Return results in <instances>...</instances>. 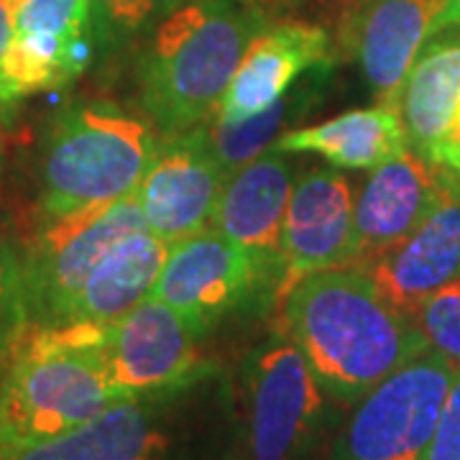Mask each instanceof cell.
<instances>
[{"instance_id":"1","label":"cell","mask_w":460,"mask_h":460,"mask_svg":"<svg viewBox=\"0 0 460 460\" xmlns=\"http://www.w3.org/2000/svg\"><path fill=\"white\" fill-rule=\"evenodd\" d=\"M279 305L284 335L323 389L348 404L428 350L414 317L394 307L356 263L302 277Z\"/></svg>"},{"instance_id":"6","label":"cell","mask_w":460,"mask_h":460,"mask_svg":"<svg viewBox=\"0 0 460 460\" xmlns=\"http://www.w3.org/2000/svg\"><path fill=\"white\" fill-rule=\"evenodd\" d=\"M328 392L287 335L259 345L243 371L238 460H302L325 425Z\"/></svg>"},{"instance_id":"28","label":"cell","mask_w":460,"mask_h":460,"mask_svg":"<svg viewBox=\"0 0 460 460\" xmlns=\"http://www.w3.org/2000/svg\"><path fill=\"white\" fill-rule=\"evenodd\" d=\"M447 29H460V0H450L440 18V31H447Z\"/></svg>"},{"instance_id":"14","label":"cell","mask_w":460,"mask_h":460,"mask_svg":"<svg viewBox=\"0 0 460 460\" xmlns=\"http://www.w3.org/2000/svg\"><path fill=\"white\" fill-rule=\"evenodd\" d=\"M450 0H368L343 31L341 47L350 51L381 105L399 108L411 65L440 31Z\"/></svg>"},{"instance_id":"26","label":"cell","mask_w":460,"mask_h":460,"mask_svg":"<svg viewBox=\"0 0 460 460\" xmlns=\"http://www.w3.org/2000/svg\"><path fill=\"white\" fill-rule=\"evenodd\" d=\"M425 460H460V368L445 396L435 435L429 440Z\"/></svg>"},{"instance_id":"30","label":"cell","mask_w":460,"mask_h":460,"mask_svg":"<svg viewBox=\"0 0 460 460\" xmlns=\"http://www.w3.org/2000/svg\"><path fill=\"white\" fill-rule=\"evenodd\" d=\"M241 3H248V5H259V0H241Z\"/></svg>"},{"instance_id":"22","label":"cell","mask_w":460,"mask_h":460,"mask_svg":"<svg viewBox=\"0 0 460 460\" xmlns=\"http://www.w3.org/2000/svg\"><path fill=\"white\" fill-rule=\"evenodd\" d=\"M429 350L460 368V277L447 281L414 310Z\"/></svg>"},{"instance_id":"13","label":"cell","mask_w":460,"mask_h":460,"mask_svg":"<svg viewBox=\"0 0 460 460\" xmlns=\"http://www.w3.org/2000/svg\"><path fill=\"white\" fill-rule=\"evenodd\" d=\"M332 33L325 26L281 18L251 39L213 120L238 123L261 113L305 75L332 66Z\"/></svg>"},{"instance_id":"11","label":"cell","mask_w":460,"mask_h":460,"mask_svg":"<svg viewBox=\"0 0 460 460\" xmlns=\"http://www.w3.org/2000/svg\"><path fill=\"white\" fill-rule=\"evenodd\" d=\"M399 113L417 151L447 190L460 192V29L435 33L411 65Z\"/></svg>"},{"instance_id":"23","label":"cell","mask_w":460,"mask_h":460,"mask_svg":"<svg viewBox=\"0 0 460 460\" xmlns=\"http://www.w3.org/2000/svg\"><path fill=\"white\" fill-rule=\"evenodd\" d=\"M29 328L21 256L0 235V356L18 343L23 330Z\"/></svg>"},{"instance_id":"3","label":"cell","mask_w":460,"mask_h":460,"mask_svg":"<svg viewBox=\"0 0 460 460\" xmlns=\"http://www.w3.org/2000/svg\"><path fill=\"white\" fill-rule=\"evenodd\" d=\"M87 325L36 328L0 378V443L11 453L80 428L120 402L87 341Z\"/></svg>"},{"instance_id":"4","label":"cell","mask_w":460,"mask_h":460,"mask_svg":"<svg viewBox=\"0 0 460 460\" xmlns=\"http://www.w3.org/2000/svg\"><path fill=\"white\" fill-rule=\"evenodd\" d=\"M156 126L113 102H77L51 120L41 154L47 217L136 195L156 156Z\"/></svg>"},{"instance_id":"7","label":"cell","mask_w":460,"mask_h":460,"mask_svg":"<svg viewBox=\"0 0 460 460\" xmlns=\"http://www.w3.org/2000/svg\"><path fill=\"white\" fill-rule=\"evenodd\" d=\"M456 366L425 350L356 402L330 460H425Z\"/></svg>"},{"instance_id":"10","label":"cell","mask_w":460,"mask_h":460,"mask_svg":"<svg viewBox=\"0 0 460 460\" xmlns=\"http://www.w3.org/2000/svg\"><path fill=\"white\" fill-rule=\"evenodd\" d=\"M228 181L205 128L164 136L136 195L146 228L169 246L213 226Z\"/></svg>"},{"instance_id":"19","label":"cell","mask_w":460,"mask_h":460,"mask_svg":"<svg viewBox=\"0 0 460 460\" xmlns=\"http://www.w3.org/2000/svg\"><path fill=\"white\" fill-rule=\"evenodd\" d=\"M169 248L148 228L118 241L84 279L66 313L65 325H108L131 313L154 292Z\"/></svg>"},{"instance_id":"25","label":"cell","mask_w":460,"mask_h":460,"mask_svg":"<svg viewBox=\"0 0 460 460\" xmlns=\"http://www.w3.org/2000/svg\"><path fill=\"white\" fill-rule=\"evenodd\" d=\"M368 0H259V8H274L284 18H296L325 26L330 33H341L358 16Z\"/></svg>"},{"instance_id":"2","label":"cell","mask_w":460,"mask_h":460,"mask_svg":"<svg viewBox=\"0 0 460 460\" xmlns=\"http://www.w3.org/2000/svg\"><path fill=\"white\" fill-rule=\"evenodd\" d=\"M263 26L256 8H235L226 0H195L172 11L138 65L148 120L164 136L213 120L243 51Z\"/></svg>"},{"instance_id":"27","label":"cell","mask_w":460,"mask_h":460,"mask_svg":"<svg viewBox=\"0 0 460 460\" xmlns=\"http://www.w3.org/2000/svg\"><path fill=\"white\" fill-rule=\"evenodd\" d=\"M21 0H0V62L11 47V39L16 31V16Z\"/></svg>"},{"instance_id":"16","label":"cell","mask_w":460,"mask_h":460,"mask_svg":"<svg viewBox=\"0 0 460 460\" xmlns=\"http://www.w3.org/2000/svg\"><path fill=\"white\" fill-rule=\"evenodd\" d=\"M443 177L411 148L386 164L371 169V177L356 198V266H368L428 217L445 195Z\"/></svg>"},{"instance_id":"12","label":"cell","mask_w":460,"mask_h":460,"mask_svg":"<svg viewBox=\"0 0 460 460\" xmlns=\"http://www.w3.org/2000/svg\"><path fill=\"white\" fill-rule=\"evenodd\" d=\"M356 256V195L341 172L314 169L299 177L284 217V274L274 296L284 299L313 271L343 266Z\"/></svg>"},{"instance_id":"18","label":"cell","mask_w":460,"mask_h":460,"mask_svg":"<svg viewBox=\"0 0 460 460\" xmlns=\"http://www.w3.org/2000/svg\"><path fill=\"white\" fill-rule=\"evenodd\" d=\"M11 460H172V440L154 399H120L80 428L13 450Z\"/></svg>"},{"instance_id":"9","label":"cell","mask_w":460,"mask_h":460,"mask_svg":"<svg viewBox=\"0 0 460 460\" xmlns=\"http://www.w3.org/2000/svg\"><path fill=\"white\" fill-rule=\"evenodd\" d=\"M274 292V279L246 248L208 226L169 248L151 296L177 310L202 338L248 299Z\"/></svg>"},{"instance_id":"29","label":"cell","mask_w":460,"mask_h":460,"mask_svg":"<svg viewBox=\"0 0 460 460\" xmlns=\"http://www.w3.org/2000/svg\"><path fill=\"white\" fill-rule=\"evenodd\" d=\"M0 460H11V450L3 443H0Z\"/></svg>"},{"instance_id":"17","label":"cell","mask_w":460,"mask_h":460,"mask_svg":"<svg viewBox=\"0 0 460 460\" xmlns=\"http://www.w3.org/2000/svg\"><path fill=\"white\" fill-rule=\"evenodd\" d=\"M363 269L381 295L414 317L432 292L460 277V192L445 190L435 210L407 238Z\"/></svg>"},{"instance_id":"20","label":"cell","mask_w":460,"mask_h":460,"mask_svg":"<svg viewBox=\"0 0 460 460\" xmlns=\"http://www.w3.org/2000/svg\"><path fill=\"white\" fill-rule=\"evenodd\" d=\"M399 108L381 105L335 115L310 128H295L277 138L281 154H320L338 169H376L407 148Z\"/></svg>"},{"instance_id":"8","label":"cell","mask_w":460,"mask_h":460,"mask_svg":"<svg viewBox=\"0 0 460 460\" xmlns=\"http://www.w3.org/2000/svg\"><path fill=\"white\" fill-rule=\"evenodd\" d=\"M84 325L102 374L123 399H159L202 374L199 335L156 296L144 299L115 323Z\"/></svg>"},{"instance_id":"21","label":"cell","mask_w":460,"mask_h":460,"mask_svg":"<svg viewBox=\"0 0 460 460\" xmlns=\"http://www.w3.org/2000/svg\"><path fill=\"white\" fill-rule=\"evenodd\" d=\"M325 75H328V69L307 75V80H299L289 93H284L266 111L243 118L238 123L213 120L205 128V133H208L210 148L217 156L220 166L228 174H233L235 169L253 162L259 154L274 146L277 138L284 136L289 126H296L305 115L313 113V108L320 100V93H323V84H325L323 83Z\"/></svg>"},{"instance_id":"24","label":"cell","mask_w":460,"mask_h":460,"mask_svg":"<svg viewBox=\"0 0 460 460\" xmlns=\"http://www.w3.org/2000/svg\"><path fill=\"white\" fill-rule=\"evenodd\" d=\"M164 0H90L95 31L111 39L138 33L159 13Z\"/></svg>"},{"instance_id":"15","label":"cell","mask_w":460,"mask_h":460,"mask_svg":"<svg viewBox=\"0 0 460 460\" xmlns=\"http://www.w3.org/2000/svg\"><path fill=\"white\" fill-rule=\"evenodd\" d=\"M292 166L277 148L228 174L215 208L213 226L246 248L279 287L284 274V217L292 198Z\"/></svg>"},{"instance_id":"5","label":"cell","mask_w":460,"mask_h":460,"mask_svg":"<svg viewBox=\"0 0 460 460\" xmlns=\"http://www.w3.org/2000/svg\"><path fill=\"white\" fill-rule=\"evenodd\" d=\"M146 228L138 195L47 217L21 256L26 314L33 328H62L84 279L111 248Z\"/></svg>"}]
</instances>
